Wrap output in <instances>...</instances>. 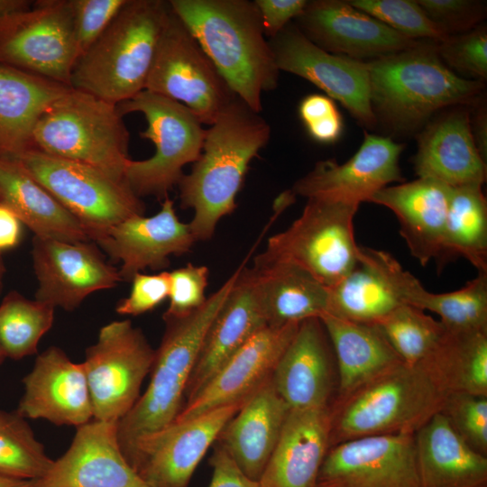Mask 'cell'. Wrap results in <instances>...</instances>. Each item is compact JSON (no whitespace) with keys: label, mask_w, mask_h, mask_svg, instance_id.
Wrapping results in <instances>:
<instances>
[{"label":"cell","mask_w":487,"mask_h":487,"mask_svg":"<svg viewBox=\"0 0 487 487\" xmlns=\"http://www.w3.org/2000/svg\"><path fill=\"white\" fill-rule=\"evenodd\" d=\"M23 225L14 212L0 200V254L19 245L23 237Z\"/></svg>","instance_id":"52"},{"label":"cell","mask_w":487,"mask_h":487,"mask_svg":"<svg viewBox=\"0 0 487 487\" xmlns=\"http://www.w3.org/2000/svg\"><path fill=\"white\" fill-rule=\"evenodd\" d=\"M0 487H31V481L0 475Z\"/></svg>","instance_id":"56"},{"label":"cell","mask_w":487,"mask_h":487,"mask_svg":"<svg viewBox=\"0 0 487 487\" xmlns=\"http://www.w3.org/2000/svg\"><path fill=\"white\" fill-rule=\"evenodd\" d=\"M299 325L267 326L256 333L213 374L192 400L183 404L175 420L192 418L246 400L271 379Z\"/></svg>","instance_id":"20"},{"label":"cell","mask_w":487,"mask_h":487,"mask_svg":"<svg viewBox=\"0 0 487 487\" xmlns=\"http://www.w3.org/2000/svg\"><path fill=\"white\" fill-rule=\"evenodd\" d=\"M295 24L322 50L359 60L402 51L419 42L399 33L348 1H308Z\"/></svg>","instance_id":"18"},{"label":"cell","mask_w":487,"mask_h":487,"mask_svg":"<svg viewBox=\"0 0 487 487\" xmlns=\"http://www.w3.org/2000/svg\"><path fill=\"white\" fill-rule=\"evenodd\" d=\"M196 242L189 224L179 220L174 201L168 196L155 215L132 216L94 243L121 263L118 271L122 281H131L145 269L167 268L171 255L188 253Z\"/></svg>","instance_id":"21"},{"label":"cell","mask_w":487,"mask_h":487,"mask_svg":"<svg viewBox=\"0 0 487 487\" xmlns=\"http://www.w3.org/2000/svg\"><path fill=\"white\" fill-rule=\"evenodd\" d=\"M51 459L25 418L0 410V475L32 481L51 469Z\"/></svg>","instance_id":"40"},{"label":"cell","mask_w":487,"mask_h":487,"mask_svg":"<svg viewBox=\"0 0 487 487\" xmlns=\"http://www.w3.org/2000/svg\"><path fill=\"white\" fill-rule=\"evenodd\" d=\"M5 272V266L2 258V254H0V276L4 277Z\"/></svg>","instance_id":"57"},{"label":"cell","mask_w":487,"mask_h":487,"mask_svg":"<svg viewBox=\"0 0 487 487\" xmlns=\"http://www.w3.org/2000/svg\"><path fill=\"white\" fill-rule=\"evenodd\" d=\"M310 137L321 143L337 141L343 133V119L339 112L306 126Z\"/></svg>","instance_id":"53"},{"label":"cell","mask_w":487,"mask_h":487,"mask_svg":"<svg viewBox=\"0 0 487 487\" xmlns=\"http://www.w3.org/2000/svg\"><path fill=\"white\" fill-rule=\"evenodd\" d=\"M244 401L173 421L138 445L131 465L150 487H188L208 448Z\"/></svg>","instance_id":"15"},{"label":"cell","mask_w":487,"mask_h":487,"mask_svg":"<svg viewBox=\"0 0 487 487\" xmlns=\"http://www.w3.org/2000/svg\"><path fill=\"white\" fill-rule=\"evenodd\" d=\"M169 2L233 92L260 113L262 95L277 87L280 70L254 1Z\"/></svg>","instance_id":"2"},{"label":"cell","mask_w":487,"mask_h":487,"mask_svg":"<svg viewBox=\"0 0 487 487\" xmlns=\"http://www.w3.org/2000/svg\"><path fill=\"white\" fill-rule=\"evenodd\" d=\"M6 358L5 353H4V350L0 345V364L5 361V359Z\"/></svg>","instance_id":"58"},{"label":"cell","mask_w":487,"mask_h":487,"mask_svg":"<svg viewBox=\"0 0 487 487\" xmlns=\"http://www.w3.org/2000/svg\"><path fill=\"white\" fill-rule=\"evenodd\" d=\"M373 113L395 131L410 132L452 105L471 104L482 81L457 76L441 60L436 45L416 46L366 61Z\"/></svg>","instance_id":"4"},{"label":"cell","mask_w":487,"mask_h":487,"mask_svg":"<svg viewBox=\"0 0 487 487\" xmlns=\"http://www.w3.org/2000/svg\"><path fill=\"white\" fill-rule=\"evenodd\" d=\"M375 325L400 359L411 365L423 360L446 332L439 320L409 304L399 306Z\"/></svg>","instance_id":"41"},{"label":"cell","mask_w":487,"mask_h":487,"mask_svg":"<svg viewBox=\"0 0 487 487\" xmlns=\"http://www.w3.org/2000/svg\"><path fill=\"white\" fill-rule=\"evenodd\" d=\"M334 352L317 317L299 323L271 375L272 384L290 409L328 407L335 390Z\"/></svg>","instance_id":"24"},{"label":"cell","mask_w":487,"mask_h":487,"mask_svg":"<svg viewBox=\"0 0 487 487\" xmlns=\"http://www.w3.org/2000/svg\"><path fill=\"white\" fill-rule=\"evenodd\" d=\"M117 108L123 116L142 113L147 128L140 136L155 146L152 157L129 161L125 183L139 198H165L184 175L183 167L199 158L206 136L203 124L184 105L148 90L118 104Z\"/></svg>","instance_id":"9"},{"label":"cell","mask_w":487,"mask_h":487,"mask_svg":"<svg viewBox=\"0 0 487 487\" xmlns=\"http://www.w3.org/2000/svg\"><path fill=\"white\" fill-rule=\"evenodd\" d=\"M418 364L447 395L487 396V331L446 330Z\"/></svg>","instance_id":"36"},{"label":"cell","mask_w":487,"mask_h":487,"mask_svg":"<svg viewBox=\"0 0 487 487\" xmlns=\"http://www.w3.org/2000/svg\"><path fill=\"white\" fill-rule=\"evenodd\" d=\"M267 324L283 326L323 316L328 288L305 270L274 262L251 268Z\"/></svg>","instance_id":"34"},{"label":"cell","mask_w":487,"mask_h":487,"mask_svg":"<svg viewBox=\"0 0 487 487\" xmlns=\"http://www.w3.org/2000/svg\"><path fill=\"white\" fill-rule=\"evenodd\" d=\"M116 425L92 419L77 427L68 450L31 487H150L124 455Z\"/></svg>","instance_id":"22"},{"label":"cell","mask_w":487,"mask_h":487,"mask_svg":"<svg viewBox=\"0 0 487 487\" xmlns=\"http://www.w3.org/2000/svg\"><path fill=\"white\" fill-rule=\"evenodd\" d=\"M471 133L480 155L486 162L487 159V112L486 106H480L470 119Z\"/></svg>","instance_id":"54"},{"label":"cell","mask_w":487,"mask_h":487,"mask_svg":"<svg viewBox=\"0 0 487 487\" xmlns=\"http://www.w3.org/2000/svg\"><path fill=\"white\" fill-rule=\"evenodd\" d=\"M404 302L437 315L447 331H487V271H478L463 288L444 293L427 290L410 274Z\"/></svg>","instance_id":"38"},{"label":"cell","mask_w":487,"mask_h":487,"mask_svg":"<svg viewBox=\"0 0 487 487\" xmlns=\"http://www.w3.org/2000/svg\"><path fill=\"white\" fill-rule=\"evenodd\" d=\"M126 1L70 0L78 60L102 35Z\"/></svg>","instance_id":"45"},{"label":"cell","mask_w":487,"mask_h":487,"mask_svg":"<svg viewBox=\"0 0 487 487\" xmlns=\"http://www.w3.org/2000/svg\"><path fill=\"white\" fill-rule=\"evenodd\" d=\"M450 186L428 178L394 186L374 193L369 202L389 208L400 223V233L410 254L421 265L443 260V238Z\"/></svg>","instance_id":"27"},{"label":"cell","mask_w":487,"mask_h":487,"mask_svg":"<svg viewBox=\"0 0 487 487\" xmlns=\"http://www.w3.org/2000/svg\"><path fill=\"white\" fill-rule=\"evenodd\" d=\"M444 63L460 72L482 81L487 78V31L485 26L449 36L436 44Z\"/></svg>","instance_id":"44"},{"label":"cell","mask_w":487,"mask_h":487,"mask_svg":"<svg viewBox=\"0 0 487 487\" xmlns=\"http://www.w3.org/2000/svg\"><path fill=\"white\" fill-rule=\"evenodd\" d=\"M414 437L421 487H487V455L472 448L440 412Z\"/></svg>","instance_id":"31"},{"label":"cell","mask_w":487,"mask_h":487,"mask_svg":"<svg viewBox=\"0 0 487 487\" xmlns=\"http://www.w3.org/2000/svg\"><path fill=\"white\" fill-rule=\"evenodd\" d=\"M144 90L184 105L207 125L238 97L172 9Z\"/></svg>","instance_id":"11"},{"label":"cell","mask_w":487,"mask_h":487,"mask_svg":"<svg viewBox=\"0 0 487 487\" xmlns=\"http://www.w3.org/2000/svg\"><path fill=\"white\" fill-rule=\"evenodd\" d=\"M414 168L418 178L450 187L485 182L486 162L474 144L468 113L456 110L427 125L418 136Z\"/></svg>","instance_id":"30"},{"label":"cell","mask_w":487,"mask_h":487,"mask_svg":"<svg viewBox=\"0 0 487 487\" xmlns=\"http://www.w3.org/2000/svg\"><path fill=\"white\" fill-rule=\"evenodd\" d=\"M129 295L118 301L115 311L120 315L139 316L152 310L169 296V271L153 274L137 273L132 280Z\"/></svg>","instance_id":"48"},{"label":"cell","mask_w":487,"mask_h":487,"mask_svg":"<svg viewBox=\"0 0 487 487\" xmlns=\"http://www.w3.org/2000/svg\"><path fill=\"white\" fill-rule=\"evenodd\" d=\"M0 198L36 237L90 241L80 222L12 158L0 157Z\"/></svg>","instance_id":"33"},{"label":"cell","mask_w":487,"mask_h":487,"mask_svg":"<svg viewBox=\"0 0 487 487\" xmlns=\"http://www.w3.org/2000/svg\"><path fill=\"white\" fill-rule=\"evenodd\" d=\"M129 131L117 105L70 88L38 120L32 148L96 168L124 181Z\"/></svg>","instance_id":"7"},{"label":"cell","mask_w":487,"mask_h":487,"mask_svg":"<svg viewBox=\"0 0 487 487\" xmlns=\"http://www.w3.org/2000/svg\"><path fill=\"white\" fill-rule=\"evenodd\" d=\"M307 2V0H254L265 35L270 39L275 37L291 19H296L301 14Z\"/></svg>","instance_id":"49"},{"label":"cell","mask_w":487,"mask_h":487,"mask_svg":"<svg viewBox=\"0 0 487 487\" xmlns=\"http://www.w3.org/2000/svg\"><path fill=\"white\" fill-rule=\"evenodd\" d=\"M209 126L199 158L177 185L180 207L194 211L188 224L196 241L210 239L234 212L248 166L271 137L267 121L239 97Z\"/></svg>","instance_id":"1"},{"label":"cell","mask_w":487,"mask_h":487,"mask_svg":"<svg viewBox=\"0 0 487 487\" xmlns=\"http://www.w3.org/2000/svg\"><path fill=\"white\" fill-rule=\"evenodd\" d=\"M69 211L96 242L119 223L144 215L145 205L127 184L78 161L30 148L12 158Z\"/></svg>","instance_id":"10"},{"label":"cell","mask_w":487,"mask_h":487,"mask_svg":"<svg viewBox=\"0 0 487 487\" xmlns=\"http://www.w3.org/2000/svg\"><path fill=\"white\" fill-rule=\"evenodd\" d=\"M0 200H1V198H0Z\"/></svg>","instance_id":"60"},{"label":"cell","mask_w":487,"mask_h":487,"mask_svg":"<svg viewBox=\"0 0 487 487\" xmlns=\"http://www.w3.org/2000/svg\"><path fill=\"white\" fill-rule=\"evenodd\" d=\"M33 1L28 0H0V16L10 15L30 8Z\"/></svg>","instance_id":"55"},{"label":"cell","mask_w":487,"mask_h":487,"mask_svg":"<svg viewBox=\"0 0 487 487\" xmlns=\"http://www.w3.org/2000/svg\"><path fill=\"white\" fill-rule=\"evenodd\" d=\"M2 289H3V277L0 276V292H1Z\"/></svg>","instance_id":"59"},{"label":"cell","mask_w":487,"mask_h":487,"mask_svg":"<svg viewBox=\"0 0 487 487\" xmlns=\"http://www.w3.org/2000/svg\"><path fill=\"white\" fill-rule=\"evenodd\" d=\"M208 268L188 263L169 271V306L162 317H182L198 309L207 300Z\"/></svg>","instance_id":"46"},{"label":"cell","mask_w":487,"mask_h":487,"mask_svg":"<svg viewBox=\"0 0 487 487\" xmlns=\"http://www.w3.org/2000/svg\"><path fill=\"white\" fill-rule=\"evenodd\" d=\"M71 87L0 64V157L32 148L34 127L47 108Z\"/></svg>","instance_id":"32"},{"label":"cell","mask_w":487,"mask_h":487,"mask_svg":"<svg viewBox=\"0 0 487 487\" xmlns=\"http://www.w3.org/2000/svg\"><path fill=\"white\" fill-rule=\"evenodd\" d=\"M329 338L336 365V396H343L387 368L401 362L375 324L319 317Z\"/></svg>","instance_id":"35"},{"label":"cell","mask_w":487,"mask_h":487,"mask_svg":"<svg viewBox=\"0 0 487 487\" xmlns=\"http://www.w3.org/2000/svg\"><path fill=\"white\" fill-rule=\"evenodd\" d=\"M440 413L472 448L487 455V396L449 394Z\"/></svg>","instance_id":"43"},{"label":"cell","mask_w":487,"mask_h":487,"mask_svg":"<svg viewBox=\"0 0 487 487\" xmlns=\"http://www.w3.org/2000/svg\"><path fill=\"white\" fill-rule=\"evenodd\" d=\"M447 397L418 364L387 368L330 404V446L366 436L415 434Z\"/></svg>","instance_id":"6"},{"label":"cell","mask_w":487,"mask_h":487,"mask_svg":"<svg viewBox=\"0 0 487 487\" xmlns=\"http://www.w3.org/2000/svg\"><path fill=\"white\" fill-rule=\"evenodd\" d=\"M23 384L16 412L24 418L76 427L93 419L83 363L72 362L58 346H51L37 356Z\"/></svg>","instance_id":"23"},{"label":"cell","mask_w":487,"mask_h":487,"mask_svg":"<svg viewBox=\"0 0 487 487\" xmlns=\"http://www.w3.org/2000/svg\"><path fill=\"white\" fill-rule=\"evenodd\" d=\"M289 409L271 377L226 423L216 439L217 444L244 473L259 482Z\"/></svg>","instance_id":"29"},{"label":"cell","mask_w":487,"mask_h":487,"mask_svg":"<svg viewBox=\"0 0 487 487\" xmlns=\"http://www.w3.org/2000/svg\"><path fill=\"white\" fill-rule=\"evenodd\" d=\"M70 0H37L0 16V64L70 87L77 62Z\"/></svg>","instance_id":"13"},{"label":"cell","mask_w":487,"mask_h":487,"mask_svg":"<svg viewBox=\"0 0 487 487\" xmlns=\"http://www.w3.org/2000/svg\"><path fill=\"white\" fill-rule=\"evenodd\" d=\"M269 41L280 71L310 81L337 100L361 125L374 128L377 119L366 61L322 50L291 23Z\"/></svg>","instance_id":"14"},{"label":"cell","mask_w":487,"mask_h":487,"mask_svg":"<svg viewBox=\"0 0 487 487\" xmlns=\"http://www.w3.org/2000/svg\"><path fill=\"white\" fill-rule=\"evenodd\" d=\"M54 313L51 305L8 292L0 304V345L5 356L20 360L34 354L53 325Z\"/></svg>","instance_id":"39"},{"label":"cell","mask_w":487,"mask_h":487,"mask_svg":"<svg viewBox=\"0 0 487 487\" xmlns=\"http://www.w3.org/2000/svg\"><path fill=\"white\" fill-rule=\"evenodd\" d=\"M403 145L390 137L368 133L345 162L317 161L293 185L292 192L307 198H324L360 205L380 189L403 181L399 165Z\"/></svg>","instance_id":"19"},{"label":"cell","mask_w":487,"mask_h":487,"mask_svg":"<svg viewBox=\"0 0 487 487\" xmlns=\"http://www.w3.org/2000/svg\"><path fill=\"white\" fill-rule=\"evenodd\" d=\"M32 260L38 282L35 299L66 311L78 308L90 294L122 281L118 269L90 241L33 236Z\"/></svg>","instance_id":"17"},{"label":"cell","mask_w":487,"mask_h":487,"mask_svg":"<svg viewBox=\"0 0 487 487\" xmlns=\"http://www.w3.org/2000/svg\"><path fill=\"white\" fill-rule=\"evenodd\" d=\"M154 356L155 350L142 331L129 319L112 321L100 328L82 363L93 419L117 423L132 409Z\"/></svg>","instance_id":"12"},{"label":"cell","mask_w":487,"mask_h":487,"mask_svg":"<svg viewBox=\"0 0 487 487\" xmlns=\"http://www.w3.org/2000/svg\"><path fill=\"white\" fill-rule=\"evenodd\" d=\"M240 268L193 313L162 317L165 331L150 372V382L132 409L117 422L120 448L131 464L138 445L172 423L207 329L231 290Z\"/></svg>","instance_id":"3"},{"label":"cell","mask_w":487,"mask_h":487,"mask_svg":"<svg viewBox=\"0 0 487 487\" xmlns=\"http://www.w3.org/2000/svg\"><path fill=\"white\" fill-rule=\"evenodd\" d=\"M267 326L253 274L251 269L242 264L231 290L205 335L186 388L185 402L192 400L238 349Z\"/></svg>","instance_id":"26"},{"label":"cell","mask_w":487,"mask_h":487,"mask_svg":"<svg viewBox=\"0 0 487 487\" xmlns=\"http://www.w3.org/2000/svg\"><path fill=\"white\" fill-rule=\"evenodd\" d=\"M408 271L389 253L361 247L356 265L328 288L325 314L376 324L404 303L403 286Z\"/></svg>","instance_id":"25"},{"label":"cell","mask_w":487,"mask_h":487,"mask_svg":"<svg viewBox=\"0 0 487 487\" xmlns=\"http://www.w3.org/2000/svg\"><path fill=\"white\" fill-rule=\"evenodd\" d=\"M212 478L208 487H262L260 482L248 477L227 452L216 445L209 459Z\"/></svg>","instance_id":"50"},{"label":"cell","mask_w":487,"mask_h":487,"mask_svg":"<svg viewBox=\"0 0 487 487\" xmlns=\"http://www.w3.org/2000/svg\"><path fill=\"white\" fill-rule=\"evenodd\" d=\"M358 204L309 198L301 215L284 231L268 239L253 264H294L329 288L356 265L361 247L354 239Z\"/></svg>","instance_id":"8"},{"label":"cell","mask_w":487,"mask_h":487,"mask_svg":"<svg viewBox=\"0 0 487 487\" xmlns=\"http://www.w3.org/2000/svg\"><path fill=\"white\" fill-rule=\"evenodd\" d=\"M337 112L334 100L321 94H311L305 96L299 106V114L305 126Z\"/></svg>","instance_id":"51"},{"label":"cell","mask_w":487,"mask_h":487,"mask_svg":"<svg viewBox=\"0 0 487 487\" xmlns=\"http://www.w3.org/2000/svg\"><path fill=\"white\" fill-rule=\"evenodd\" d=\"M427 16L447 35L467 32L483 18V5L470 0H416Z\"/></svg>","instance_id":"47"},{"label":"cell","mask_w":487,"mask_h":487,"mask_svg":"<svg viewBox=\"0 0 487 487\" xmlns=\"http://www.w3.org/2000/svg\"><path fill=\"white\" fill-rule=\"evenodd\" d=\"M316 487H421L414 434L360 437L330 446Z\"/></svg>","instance_id":"16"},{"label":"cell","mask_w":487,"mask_h":487,"mask_svg":"<svg viewBox=\"0 0 487 487\" xmlns=\"http://www.w3.org/2000/svg\"><path fill=\"white\" fill-rule=\"evenodd\" d=\"M170 11L169 1L127 0L77 60L70 87L115 105L144 90Z\"/></svg>","instance_id":"5"},{"label":"cell","mask_w":487,"mask_h":487,"mask_svg":"<svg viewBox=\"0 0 487 487\" xmlns=\"http://www.w3.org/2000/svg\"><path fill=\"white\" fill-rule=\"evenodd\" d=\"M482 183L452 187L443 238V260L465 258L487 271V200Z\"/></svg>","instance_id":"37"},{"label":"cell","mask_w":487,"mask_h":487,"mask_svg":"<svg viewBox=\"0 0 487 487\" xmlns=\"http://www.w3.org/2000/svg\"><path fill=\"white\" fill-rule=\"evenodd\" d=\"M355 8L372 15L410 39H430L436 42L447 35L413 0H351Z\"/></svg>","instance_id":"42"},{"label":"cell","mask_w":487,"mask_h":487,"mask_svg":"<svg viewBox=\"0 0 487 487\" xmlns=\"http://www.w3.org/2000/svg\"><path fill=\"white\" fill-rule=\"evenodd\" d=\"M330 406L289 409L262 487H316L330 447Z\"/></svg>","instance_id":"28"}]
</instances>
